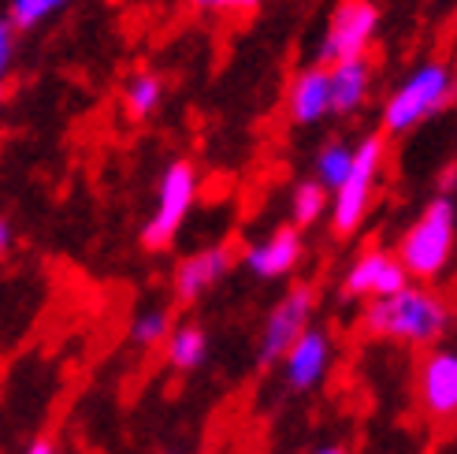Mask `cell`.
<instances>
[{
  "label": "cell",
  "mask_w": 457,
  "mask_h": 454,
  "mask_svg": "<svg viewBox=\"0 0 457 454\" xmlns=\"http://www.w3.org/2000/svg\"><path fill=\"white\" fill-rule=\"evenodd\" d=\"M204 12H253L261 0H194Z\"/></svg>",
  "instance_id": "cell-23"
},
{
  "label": "cell",
  "mask_w": 457,
  "mask_h": 454,
  "mask_svg": "<svg viewBox=\"0 0 457 454\" xmlns=\"http://www.w3.org/2000/svg\"><path fill=\"white\" fill-rule=\"evenodd\" d=\"M453 97V75L443 60H424L413 75H409L391 101L383 105V130L386 134H405L428 116L443 112Z\"/></svg>",
  "instance_id": "cell-3"
},
{
  "label": "cell",
  "mask_w": 457,
  "mask_h": 454,
  "mask_svg": "<svg viewBox=\"0 0 457 454\" xmlns=\"http://www.w3.org/2000/svg\"><path fill=\"white\" fill-rule=\"evenodd\" d=\"M386 257H391L386 249H369L364 257H357V265L350 268V276H346V294H372Z\"/></svg>",
  "instance_id": "cell-19"
},
{
  "label": "cell",
  "mask_w": 457,
  "mask_h": 454,
  "mask_svg": "<svg viewBox=\"0 0 457 454\" xmlns=\"http://www.w3.org/2000/svg\"><path fill=\"white\" fill-rule=\"evenodd\" d=\"M324 209H328V190L316 183H302L298 190H294V206H290V213H294V227H312L320 216H324Z\"/></svg>",
  "instance_id": "cell-17"
},
{
  "label": "cell",
  "mask_w": 457,
  "mask_h": 454,
  "mask_svg": "<svg viewBox=\"0 0 457 454\" xmlns=\"http://www.w3.org/2000/svg\"><path fill=\"white\" fill-rule=\"evenodd\" d=\"M63 4L67 0H12L8 22H12V30H34L49 15H56Z\"/></svg>",
  "instance_id": "cell-18"
},
{
  "label": "cell",
  "mask_w": 457,
  "mask_h": 454,
  "mask_svg": "<svg viewBox=\"0 0 457 454\" xmlns=\"http://www.w3.org/2000/svg\"><path fill=\"white\" fill-rule=\"evenodd\" d=\"M353 168V146L346 142H328L316 156V183L324 190H338L342 179L350 175Z\"/></svg>",
  "instance_id": "cell-16"
},
{
  "label": "cell",
  "mask_w": 457,
  "mask_h": 454,
  "mask_svg": "<svg viewBox=\"0 0 457 454\" xmlns=\"http://www.w3.org/2000/svg\"><path fill=\"white\" fill-rule=\"evenodd\" d=\"M27 454H56V443H53L49 436H41V440H34V443L27 447Z\"/></svg>",
  "instance_id": "cell-24"
},
{
  "label": "cell",
  "mask_w": 457,
  "mask_h": 454,
  "mask_svg": "<svg viewBox=\"0 0 457 454\" xmlns=\"http://www.w3.org/2000/svg\"><path fill=\"white\" fill-rule=\"evenodd\" d=\"M8 249H12V223H8L4 216H0V257H4Z\"/></svg>",
  "instance_id": "cell-25"
},
{
  "label": "cell",
  "mask_w": 457,
  "mask_h": 454,
  "mask_svg": "<svg viewBox=\"0 0 457 454\" xmlns=\"http://www.w3.org/2000/svg\"><path fill=\"white\" fill-rule=\"evenodd\" d=\"M279 361H283V373H287V388L290 391H312L316 383L328 376L331 343H328V335L320 332V328H305Z\"/></svg>",
  "instance_id": "cell-8"
},
{
  "label": "cell",
  "mask_w": 457,
  "mask_h": 454,
  "mask_svg": "<svg viewBox=\"0 0 457 454\" xmlns=\"http://www.w3.org/2000/svg\"><path fill=\"white\" fill-rule=\"evenodd\" d=\"M194 198H197V168L190 161L168 164L164 179H160L156 213H153V220L145 223V231H142V246L153 249V254H156V249H168L171 239L179 235L182 220H187Z\"/></svg>",
  "instance_id": "cell-5"
},
{
  "label": "cell",
  "mask_w": 457,
  "mask_h": 454,
  "mask_svg": "<svg viewBox=\"0 0 457 454\" xmlns=\"http://www.w3.org/2000/svg\"><path fill=\"white\" fill-rule=\"evenodd\" d=\"M409 276H405V268L398 265V257H386V265H383V272H379V280H376V298H391V294H398L402 287H409L405 283Z\"/></svg>",
  "instance_id": "cell-21"
},
{
  "label": "cell",
  "mask_w": 457,
  "mask_h": 454,
  "mask_svg": "<svg viewBox=\"0 0 457 454\" xmlns=\"http://www.w3.org/2000/svg\"><path fill=\"white\" fill-rule=\"evenodd\" d=\"M160 101H164V82H160V75L138 71V75L127 79V86H123V105H127V116H130V120H149L153 112L160 108Z\"/></svg>",
  "instance_id": "cell-15"
},
{
  "label": "cell",
  "mask_w": 457,
  "mask_h": 454,
  "mask_svg": "<svg viewBox=\"0 0 457 454\" xmlns=\"http://www.w3.org/2000/svg\"><path fill=\"white\" fill-rule=\"evenodd\" d=\"M171 332V316L164 309H145L142 316H134V324H130V339L138 347H156V343H164Z\"/></svg>",
  "instance_id": "cell-20"
},
{
  "label": "cell",
  "mask_w": 457,
  "mask_h": 454,
  "mask_svg": "<svg viewBox=\"0 0 457 454\" xmlns=\"http://www.w3.org/2000/svg\"><path fill=\"white\" fill-rule=\"evenodd\" d=\"M302 261V231L294 223L276 227L268 239L253 242L245 249V268L261 280H279L287 272H294Z\"/></svg>",
  "instance_id": "cell-9"
},
{
  "label": "cell",
  "mask_w": 457,
  "mask_h": 454,
  "mask_svg": "<svg viewBox=\"0 0 457 454\" xmlns=\"http://www.w3.org/2000/svg\"><path fill=\"white\" fill-rule=\"evenodd\" d=\"M372 86V63L357 56V60H338L328 63V101L335 116H353L364 105Z\"/></svg>",
  "instance_id": "cell-11"
},
{
  "label": "cell",
  "mask_w": 457,
  "mask_h": 454,
  "mask_svg": "<svg viewBox=\"0 0 457 454\" xmlns=\"http://www.w3.org/2000/svg\"><path fill=\"white\" fill-rule=\"evenodd\" d=\"M379 30V8L372 0H342L331 12V27L320 41V60L338 63V60H357L369 53V45Z\"/></svg>",
  "instance_id": "cell-7"
},
{
  "label": "cell",
  "mask_w": 457,
  "mask_h": 454,
  "mask_svg": "<svg viewBox=\"0 0 457 454\" xmlns=\"http://www.w3.org/2000/svg\"><path fill=\"white\" fill-rule=\"evenodd\" d=\"M450 254H453V198L439 194L428 201L420 220L405 231L402 249H398V265L405 268V276L436 280L446 272Z\"/></svg>",
  "instance_id": "cell-2"
},
{
  "label": "cell",
  "mask_w": 457,
  "mask_h": 454,
  "mask_svg": "<svg viewBox=\"0 0 457 454\" xmlns=\"http://www.w3.org/2000/svg\"><path fill=\"white\" fill-rule=\"evenodd\" d=\"M204 354H209V335H204L201 324H179V328L168 332V361H171V369L190 373L204 361Z\"/></svg>",
  "instance_id": "cell-14"
},
{
  "label": "cell",
  "mask_w": 457,
  "mask_h": 454,
  "mask_svg": "<svg viewBox=\"0 0 457 454\" xmlns=\"http://www.w3.org/2000/svg\"><path fill=\"white\" fill-rule=\"evenodd\" d=\"M231 268V254L227 246H212V249H197V254L182 257L175 268V294L179 302H197L201 294H209Z\"/></svg>",
  "instance_id": "cell-10"
},
{
  "label": "cell",
  "mask_w": 457,
  "mask_h": 454,
  "mask_svg": "<svg viewBox=\"0 0 457 454\" xmlns=\"http://www.w3.org/2000/svg\"><path fill=\"white\" fill-rule=\"evenodd\" d=\"M12 60H15V30L8 19H0V97H4V79L12 71Z\"/></svg>",
  "instance_id": "cell-22"
},
{
  "label": "cell",
  "mask_w": 457,
  "mask_h": 454,
  "mask_svg": "<svg viewBox=\"0 0 457 454\" xmlns=\"http://www.w3.org/2000/svg\"><path fill=\"white\" fill-rule=\"evenodd\" d=\"M420 399L428 414L450 417L457 410V354L436 350L420 369Z\"/></svg>",
  "instance_id": "cell-12"
},
{
  "label": "cell",
  "mask_w": 457,
  "mask_h": 454,
  "mask_svg": "<svg viewBox=\"0 0 457 454\" xmlns=\"http://www.w3.org/2000/svg\"><path fill=\"white\" fill-rule=\"evenodd\" d=\"M450 328V309L436 290L402 287L391 298H376L364 309V332L379 339H398L409 347H428Z\"/></svg>",
  "instance_id": "cell-1"
},
{
  "label": "cell",
  "mask_w": 457,
  "mask_h": 454,
  "mask_svg": "<svg viewBox=\"0 0 457 454\" xmlns=\"http://www.w3.org/2000/svg\"><path fill=\"white\" fill-rule=\"evenodd\" d=\"M316 454H346V447H320Z\"/></svg>",
  "instance_id": "cell-26"
},
{
  "label": "cell",
  "mask_w": 457,
  "mask_h": 454,
  "mask_svg": "<svg viewBox=\"0 0 457 454\" xmlns=\"http://www.w3.org/2000/svg\"><path fill=\"white\" fill-rule=\"evenodd\" d=\"M383 156H386V139L383 134H369L357 149H353V168L350 175L342 179V187L335 190V201H331V227L335 235H353L364 213L372 206V190H376V175L383 168Z\"/></svg>",
  "instance_id": "cell-4"
},
{
  "label": "cell",
  "mask_w": 457,
  "mask_h": 454,
  "mask_svg": "<svg viewBox=\"0 0 457 454\" xmlns=\"http://www.w3.org/2000/svg\"><path fill=\"white\" fill-rule=\"evenodd\" d=\"M312 309H316V290L309 283H298L290 287L279 306L268 313L264 321V332H261V347H257V366L268 369L276 366V361L294 347V339H298L305 328H312Z\"/></svg>",
  "instance_id": "cell-6"
},
{
  "label": "cell",
  "mask_w": 457,
  "mask_h": 454,
  "mask_svg": "<svg viewBox=\"0 0 457 454\" xmlns=\"http://www.w3.org/2000/svg\"><path fill=\"white\" fill-rule=\"evenodd\" d=\"M331 112L328 101V67H305L290 82V120L298 127H312Z\"/></svg>",
  "instance_id": "cell-13"
}]
</instances>
